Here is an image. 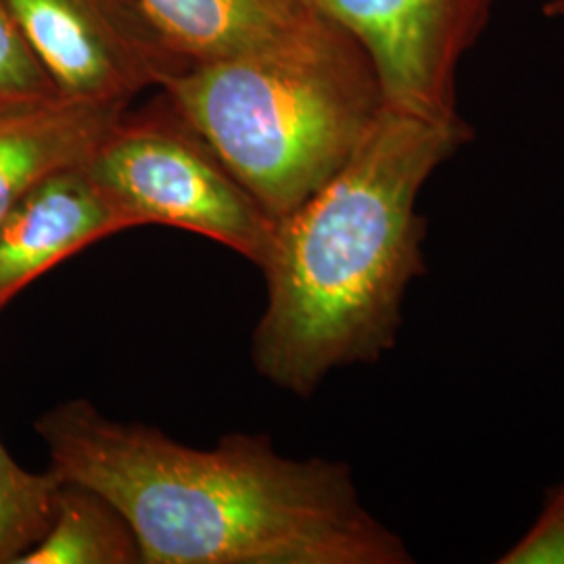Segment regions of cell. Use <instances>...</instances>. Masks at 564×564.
<instances>
[{"label": "cell", "instance_id": "6da1fadb", "mask_svg": "<svg viewBox=\"0 0 564 564\" xmlns=\"http://www.w3.org/2000/svg\"><path fill=\"white\" fill-rule=\"evenodd\" d=\"M36 431L63 481L107 496L134 527L142 564H410L402 538L360 500L351 468L289 458L268 435L199 449L86 400Z\"/></svg>", "mask_w": 564, "mask_h": 564}, {"label": "cell", "instance_id": "7a4b0ae2", "mask_svg": "<svg viewBox=\"0 0 564 564\" xmlns=\"http://www.w3.org/2000/svg\"><path fill=\"white\" fill-rule=\"evenodd\" d=\"M470 139L463 116L424 120L384 105L341 170L276 220L251 349L263 379L310 398L330 372L395 347L405 293L426 272L416 203Z\"/></svg>", "mask_w": 564, "mask_h": 564}, {"label": "cell", "instance_id": "3957f363", "mask_svg": "<svg viewBox=\"0 0 564 564\" xmlns=\"http://www.w3.org/2000/svg\"><path fill=\"white\" fill-rule=\"evenodd\" d=\"M162 90L274 220L341 170L384 109L375 61L321 9L263 48L184 67Z\"/></svg>", "mask_w": 564, "mask_h": 564}, {"label": "cell", "instance_id": "277c9868", "mask_svg": "<svg viewBox=\"0 0 564 564\" xmlns=\"http://www.w3.org/2000/svg\"><path fill=\"white\" fill-rule=\"evenodd\" d=\"M84 165L132 226L182 228L265 260L276 220L165 97L126 111Z\"/></svg>", "mask_w": 564, "mask_h": 564}, {"label": "cell", "instance_id": "5b68a950", "mask_svg": "<svg viewBox=\"0 0 564 564\" xmlns=\"http://www.w3.org/2000/svg\"><path fill=\"white\" fill-rule=\"evenodd\" d=\"M63 97L130 102L188 63L137 0H4Z\"/></svg>", "mask_w": 564, "mask_h": 564}, {"label": "cell", "instance_id": "8992f818", "mask_svg": "<svg viewBox=\"0 0 564 564\" xmlns=\"http://www.w3.org/2000/svg\"><path fill=\"white\" fill-rule=\"evenodd\" d=\"M362 42L384 105L424 120L458 118L456 80L502 0H307Z\"/></svg>", "mask_w": 564, "mask_h": 564}, {"label": "cell", "instance_id": "52a82bcc", "mask_svg": "<svg viewBox=\"0 0 564 564\" xmlns=\"http://www.w3.org/2000/svg\"><path fill=\"white\" fill-rule=\"evenodd\" d=\"M128 228L84 163L48 174L0 220V310L53 265Z\"/></svg>", "mask_w": 564, "mask_h": 564}, {"label": "cell", "instance_id": "ba28073f", "mask_svg": "<svg viewBox=\"0 0 564 564\" xmlns=\"http://www.w3.org/2000/svg\"><path fill=\"white\" fill-rule=\"evenodd\" d=\"M130 102L63 95L0 105V220L48 174L84 163Z\"/></svg>", "mask_w": 564, "mask_h": 564}, {"label": "cell", "instance_id": "9c48e42d", "mask_svg": "<svg viewBox=\"0 0 564 564\" xmlns=\"http://www.w3.org/2000/svg\"><path fill=\"white\" fill-rule=\"evenodd\" d=\"M165 44L188 65L263 48L297 30L307 0H137Z\"/></svg>", "mask_w": 564, "mask_h": 564}, {"label": "cell", "instance_id": "30bf717a", "mask_svg": "<svg viewBox=\"0 0 564 564\" xmlns=\"http://www.w3.org/2000/svg\"><path fill=\"white\" fill-rule=\"evenodd\" d=\"M18 564H142L141 542L101 491L63 481L48 529Z\"/></svg>", "mask_w": 564, "mask_h": 564}, {"label": "cell", "instance_id": "8fae6325", "mask_svg": "<svg viewBox=\"0 0 564 564\" xmlns=\"http://www.w3.org/2000/svg\"><path fill=\"white\" fill-rule=\"evenodd\" d=\"M61 484L53 468L46 473L21 468L0 444V564H18L41 542L53 519Z\"/></svg>", "mask_w": 564, "mask_h": 564}, {"label": "cell", "instance_id": "7c38bea8", "mask_svg": "<svg viewBox=\"0 0 564 564\" xmlns=\"http://www.w3.org/2000/svg\"><path fill=\"white\" fill-rule=\"evenodd\" d=\"M59 95L41 61L21 34L4 0H0V105Z\"/></svg>", "mask_w": 564, "mask_h": 564}, {"label": "cell", "instance_id": "4fadbf2b", "mask_svg": "<svg viewBox=\"0 0 564 564\" xmlns=\"http://www.w3.org/2000/svg\"><path fill=\"white\" fill-rule=\"evenodd\" d=\"M500 564H564V484L545 491L544 505L523 538L498 558Z\"/></svg>", "mask_w": 564, "mask_h": 564}, {"label": "cell", "instance_id": "5bb4252c", "mask_svg": "<svg viewBox=\"0 0 564 564\" xmlns=\"http://www.w3.org/2000/svg\"><path fill=\"white\" fill-rule=\"evenodd\" d=\"M545 18L564 20V0H547L544 4Z\"/></svg>", "mask_w": 564, "mask_h": 564}]
</instances>
